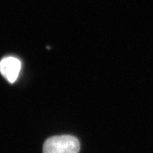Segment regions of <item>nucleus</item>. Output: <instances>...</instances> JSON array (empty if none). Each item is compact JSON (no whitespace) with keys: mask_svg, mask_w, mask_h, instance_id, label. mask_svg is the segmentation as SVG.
<instances>
[{"mask_svg":"<svg viewBox=\"0 0 153 153\" xmlns=\"http://www.w3.org/2000/svg\"><path fill=\"white\" fill-rule=\"evenodd\" d=\"M20 60L14 57H7L0 61V72L7 81L14 83L21 70Z\"/></svg>","mask_w":153,"mask_h":153,"instance_id":"f03ea898","label":"nucleus"},{"mask_svg":"<svg viewBox=\"0 0 153 153\" xmlns=\"http://www.w3.org/2000/svg\"><path fill=\"white\" fill-rule=\"evenodd\" d=\"M79 142L71 135H59L50 137L43 145V153H78Z\"/></svg>","mask_w":153,"mask_h":153,"instance_id":"f257e3e1","label":"nucleus"}]
</instances>
